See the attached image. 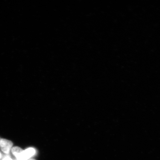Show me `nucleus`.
Returning <instances> with one entry per match:
<instances>
[{
  "label": "nucleus",
  "mask_w": 160,
  "mask_h": 160,
  "mask_svg": "<svg viewBox=\"0 0 160 160\" xmlns=\"http://www.w3.org/2000/svg\"><path fill=\"white\" fill-rule=\"evenodd\" d=\"M13 143L11 141L4 139L0 140V148L4 153L8 154L12 149Z\"/></svg>",
  "instance_id": "obj_1"
},
{
  "label": "nucleus",
  "mask_w": 160,
  "mask_h": 160,
  "mask_svg": "<svg viewBox=\"0 0 160 160\" xmlns=\"http://www.w3.org/2000/svg\"><path fill=\"white\" fill-rule=\"evenodd\" d=\"M35 150L33 148H29L23 151L22 154L23 159L24 160H28L31 159L32 157L35 155Z\"/></svg>",
  "instance_id": "obj_2"
},
{
  "label": "nucleus",
  "mask_w": 160,
  "mask_h": 160,
  "mask_svg": "<svg viewBox=\"0 0 160 160\" xmlns=\"http://www.w3.org/2000/svg\"><path fill=\"white\" fill-rule=\"evenodd\" d=\"M11 151L13 154L15 156L16 159H21L23 151L21 148L18 147H14L12 148Z\"/></svg>",
  "instance_id": "obj_3"
},
{
  "label": "nucleus",
  "mask_w": 160,
  "mask_h": 160,
  "mask_svg": "<svg viewBox=\"0 0 160 160\" xmlns=\"http://www.w3.org/2000/svg\"><path fill=\"white\" fill-rule=\"evenodd\" d=\"M2 160H13L11 158L9 157H6Z\"/></svg>",
  "instance_id": "obj_4"
},
{
  "label": "nucleus",
  "mask_w": 160,
  "mask_h": 160,
  "mask_svg": "<svg viewBox=\"0 0 160 160\" xmlns=\"http://www.w3.org/2000/svg\"><path fill=\"white\" fill-rule=\"evenodd\" d=\"M28 160H35L34 159H30Z\"/></svg>",
  "instance_id": "obj_5"
},
{
  "label": "nucleus",
  "mask_w": 160,
  "mask_h": 160,
  "mask_svg": "<svg viewBox=\"0 0 160 160\" xmlns=\"http://www.w3.org/2000/svg\"><path fill=\"white\" fill-rule=\"evenodd\" d=\"M1 153H0V159H1Z\"/></svg>",
  "instance_id": "obj_6"
},
{
  "label": "nucleus",
  "mask_w": 160,
  "mask_h": 160,
  "mask_svg": "<svg viewBox=\"0 0 160 160\" xmlns=\"http://www.w3.org/2000/svg\"><path fill=\"white\" fill-rule=\"evenodd\" d=\"M1 138H0V140H1Z\"/></svg>",
  "instance_id": "obj_7"
}]
</instances>
